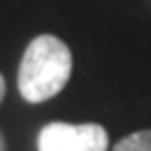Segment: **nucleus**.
Masks as SVG:
<instances>
[{
	"label": "nucleus",
	"mask_w": 151,
	"mask_h": 151,
	"mask_svg": "<svg viewBox=\"0 0 151 151\" xmlns=\"http://www.w3.org/2000/svg\"><path fill=\"white\" fill-rule=\"evenodd\" d=\"M72 77V50L53 34H39L24 48L17 89L27 103H43L67 86Z\"/></svg>",
	"instance_id": "obj_1"
},
{
	"label": "nucleus",
	"mask_w": 151,
	"mask_h": 151,
	"mask_svg": "<svg viewBox=\"0 0 151 151\" xmlns=\"http://www.w3.org/2000/svg\"><path fill=\"white\" fill-rule=\"evenodd\" d=\"M110 139L99 122H48L36 137L39 151H108Z\"/></svg>",
	"instance_id": "obj_2"
},
{
	"label": "nucleus",
	"mask_w": 151,
	"mask_h": 151,
	"mask_svg": "<svg viewBox=\"0 0 151 151\" xmlns=\"http://www.w3.org/2000/svg\"><path fill=\"white\" fill-rule=\"evenodd\" d=\"M113 151H151V129H137L122 137L113 146Z\"/></svg>",
	"instance_id": "obj_3"
},
{
	"label": "nucleus",
	"mask_w": 151,
	"mask_h": 151,
	"mask_svg": "<svg viewBox=\"0 0 151 151\" xmlns=\"http://www.w3.org/2000/svg\"><path fill=\"white\" fill-rule=\"evenodd\" d=\"M5 91H7V86H5V77L0 74V103H3V99H5Z\"/></svg>",
	"instance_id": "obj_4"
},
{
	"label": "nucleus",
	"mask_w": 151,
	"mask_h": 151,
	"mask_svg": "<svg viewBox=\"0 0 151 151\" xmlns=\"http://www.w3.org/2000/svg\"><path fill=\"white\" fill-rule=\"evenodd\" d=\"M0 151H7V144H5V137H3V132H0Z\"/></svg>",
	"instance_id": "obj_5"
}]
</instances>
